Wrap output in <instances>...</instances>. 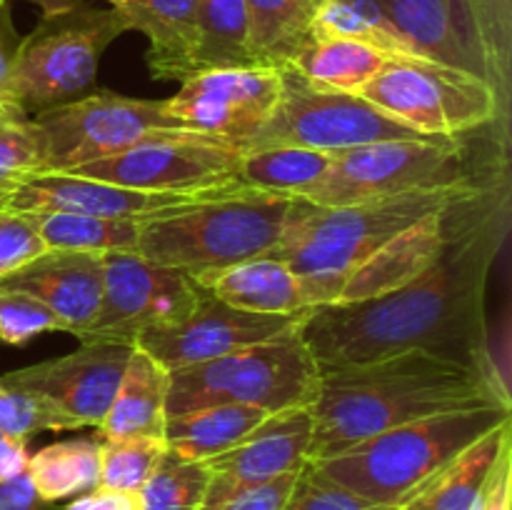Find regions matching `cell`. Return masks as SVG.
I'll return each mask as SVG.
<instances>
[{
  "label": "cell",
  "mask_w": 512,
  "mask_h": 510,
  "mask_svg": "<svg viewBox=\"0 0 512 510\" xmlns=\"http://www.w3.org/2000/svg\"><path fill=\"white\" fill-rule=\"evenodd\" d=\"M508 218L510 183L410 283L375 298L305 310L298 333L318 368L333 370L423 350L480 373H498L488 350L485 295Z\"/></svg>",
  "instance_id": "1"
},
{
  "label": "cell",
  "mask_w": 512,
  "mask_h": 510,
  "mask_svg": "<svg viewBox=\"0 0 512 510\" xmlns=\"http://www.w3.org/2000/svg\"><path fill=\"white\" fill-rule=\"evenodd\" d=\"M512 408L500 373H480L423 350L320 370L310 405V460H325L415 420Z\"/></svg>",
  "instance_id": "2"
},
{
  "label": "cell",
  "mask_w": 512,
  "mask_h": 510,
  "mask_svg": "<svg viewBox=\"0 0 512 510\" xmlns=\"http://www.w3.org/2000/svg\"><path fill=\"white\" fill-rule=\"evenodd\" d=\"M483 180L433 185L338 208H323L310 200L293 198L285 215L283 238L273 255L295 270L308 308L335 303L350 273L378 253L388 240L410 228L415 220L453 203L460 193Z\"/></svg>",
  "instance_id": "3"
},
{
  "label": "cell",
  "mask_w": 512,
  "mask_h": 510,
  "mask_svg": "<svg viewBox=\"0 0 512 510\" xmlns=\"http://www.w3.org/2000/svg\"><path fill=\"white\" fill-rule=\"evenodd\" d=\"M293 198L238 183L198 203L138 220V253L198 283L243 260L273 255Z\"/></svg>",
  "instance_id": "4"
},
{
  "label": "cell",
  "mask_w": 512,
  "mask_h": 510,
  "mask_svg": "<svg viewBox=\"0 0 512 510\" xmlns=\"http://www.w3.org/2000/svg\"><path fill=\"white\" fill-rule=\"evenodd\" d=\"M510 418L512 408L435 415L385 430L333 458L310 463L325 478L353 490L360 498L380 508H400L403 500L435 470Z\"/></svg>",
  "instance_id": "5"
},
{
  "label": "cell",
  "mask_w": 512,
  "mask_h": 510,
  "mask_svg": "<svg viewBox=\"0 0 512 510\" xmlns=\"http://www.w3.org/2000/svg\"><path fill=\"white\" fill-rule=\"evenodd\" d=\"M318 378V363L295 325L278 338L170 370L165 410L168 415H180L210 405H253L273 415L310 408Z\"/></svg>",
  "instance_id": "6"
},
{
  "label": "cell",
  "mask_w": 512,
  "mask_h": 510,
  "mask_svg": "<svg viewBox=\"0 0 512 510\" xmlns=\"http://www.w3.org/2000/svg\"><path fill=\"white\" fill-rule=\"evenodd\" d=\"M503 170H508V163L493 158V150L475 158L468 135L380 140L335 153L325 178L303 200L338 208L433 185L483 180Z\"/></svg>",
  "instance_id": "7"
},
{
  "label": "cell",
  "mask_w": 512,
  "mask_h": 510,
  "mask_svg": "<svg viewBox=\"0 0 512 510\" xmlns=\"http://www.w3.org/2000/svg\"><path fill=\"white\" fill-rule=\"evenodd\" d=\"M125 30L128 25L115 5L90 8L78 3L43 15L15 48L8 78L10 105L33 118L88 95L103 53Z\"/></svg>",
  "instance_id": "8"
},
{
  "label": "cell",
  "mask_w": 512,
  "mask_h": 510,
  "mask_svg": "<svg viewBox=\"0 0 512 510\" xmlns=\"http://www.w3.org/2000/svg\"><path fill=\"white\" fill-rule=\"evenodd\" d=\"M418 58L493 85L508 103L510 0H375Z\"/></svg>",
  "instance_id": "9"
},
{
  "label": "cell",
  "mask_w": 512,
  "mask_h": 510,
  "mask_svg": "<svg viewBox=\"0 0 512 510\" xmlns=\"http://www.w3.org/2000/svg\"><path fill=\"white\" fill-rule=\"evenodd\" d=\"M360 95L390 118L435 138L490 128L508 110L485 80L415 55L388 58Z\"/></svg>",
  "instance_id": "10"
},
{
  "label": "cell",
  "mask_w": 512,
  "mask_h": 510,
  "mask_svg": "<svg viewBox=\"0 0 512 510\" xmlns=\"http://www.w3.org/2000/svg\"><path fill=\"white\" fill-rule=\"evenodd\" d=\"M40 143L38 173H68L110 158L165 130H188L168 100H143L95 90L65 105L33 115Z\"/></svg>",
  "instance_id": "11"
},
{
  "label": "cell",
  "mask_w": 512,
  "mask_h": 510,
  "mask_svg": "<svg viewBox=\"0 0 512 510\" xmlns=\"http://www.w3.org/2000/svg\"><path fill=\"white\" fill-rule=\"evenodd\" d=\"M283 88L268 123L245 150L293 145L318 153H343L358 145L398 138H428L390 118L363 95L338 93L310 85L293 68L283 65Z\"/></svg>",
  "instance_id": "12"
},
{
  "label": "cell",
  "mask_w": 512,
  "mask_h": 510,
  "mask_svg": "<svg viewBox=\"0 0 512 510\" xmlns=\"http://www.w3.org/2000/svg\"><path fill=\"white\" fill-rule=\"evenodd\" d=\"M243 148L195 130H165L110 158L68 170L148 193L195 195L240 183Z\"/></svg>",
  "instance_id": "13"
},
{
  "label": "cell",
  "mask_w": 512,
  "mask_h": 510,
  "mask_svg": "<svg viewBox=\"0 0 512 510\" xmlns=\"http://www.w3.org/2000/svg\"><path fill=\"white\" fill-rule=\"evenodd\" d=\"M203 293V285L183 270L150 263L140 253H103L100 308L75 338L133 345L145 330L180 323Z\"/></svg>",
  "instance_id": "14"
},
{
  "label": "cell",
  "mask_w": 512,
  "mask_h": 510,
  "mask_svg": "<svg viewBox=\"0 0 512 510\" xmlns=\"http://www.w3.org/2000/svg\"><path fill=\"white\" fill-rule=\"evenodd\" d=\"M283 88L280 68L248 65L198 73L183 80L168 108L195 133L248 148L273 113Z\"/></svg>",
  "instance_id": "15"
},
{
  "label": "cell",
  "mask_w": 512,
  "mask_h": 510,
  "mask_svg": "<svg viewBox=\"0 0 512 510\" xmlns=\"http://www.w3.org/2000/svg\"><path fill=\"white\" fill-rule=\"evenodd\" d=\"M303 315V313H300ZM300 315H260L238 310L205 290L180 323L145 330L133 345L153 355L165 370L205 363L245 345L278 338L300 323Z\"/></svg>",
  "instance_id": "16"
},
{
  "label": "cell",
  "mask_w": 512,
  "mask_h": 510,
  "mask_svg": "<svg viewBox=\"0 0 512 510\" xmlns=\"http://www.w3.org/2000/svg\"><path fill=\"white\" fill-rule=\"evenodd\" d=\"M133 345L90 340L60 358L10 370L3 378L33 390L78 428H100L113 405Z\"/></svg>",
  "instance_id": "17"
},
{
  "label": "cell",
  "mask_w": 512,
  "mask_h": 510,
  "mask_svg": "<svg viewBox=\"0 0 512 510\" xmlns=\"http://www.w3.org/2000/svg\"><path fill=\"white\" fill-rule=\"evenodd\" d=\"M213 193L218 190L195 195L148 193V190L123 188V185L80 178V175L70 173H38L20 183L0 203V208L15 210V213H75L115 220H143L148 215L163 213V210L198 203Z\"/></svg>",
  "instance_id": "18"
},
{
  "label": "cell",
  "mask_w": 512,
  "mask_h": 510,
  "mask_svg": "<svg viewBox=\"0 0 512 510\" xmlns=\"http://www.w3.org/2000/svg\"><path fill=\"white\" fill-rule=\"evenodd\" d=\"M313 413L310 408H290L265 415L263 423L245 435L238 445L205 460L210 485L205 503L218 500L233 490L268 483L303 470L310 463Z\"/></svg>",
  "instance_id": "19"
},
{
  "label": "cell",
  "mask_w": 512,
  "mask_h": 510,
  "mask_svg": "<svg viewBox=\"0 0 512 510\" xmlns=\"http://www.w3.org/2000/svg\"><path fill=\"white\" fill-rule=\"evenodd\" d=\"M0 290H20L48 305L70 335L93 323L103 298V255L45 250L33 263L0 278Z\"/></svg>",
  "instance_id": "20"
},
{
  "label": "cell",
  "mask_w": 512,
  "mask_h": 510,
  "mask_svg": "<svg viewBox=\"0 0 512 510\" xmlns=\"http://www.w3.org/2000/svg\"><path fill=\"white\" fill-rule=\"evenodd\" d=\"M512 450V418L460 450L418 485L398 510H478L503 458Z\"/></svg>",
  "instance_id": "21"
},
{
  "label": "cell",
  "mask_w": 512,
  "mask_h": 510,
  "mask_svg": "<svg viewBox=\"0 0 512 510\" xmlns=\"http://www.w3.org/2000/svg\"><path fill=\"white\" fill-rule=\"evenodd\" d=\"M115 8L128 30H138L148 38L145 60L153 78L183 83L195 45L198 0H130Z\"/></svg>",
  "instance_id": "22"
},
{
  "label": "cell",
  "mask_w": 512,
  "mask_h": 510,
  "mask_svg": "<svg viewBox=\"0 0 512 510\" xmlns=\"http://www.w3.org/2000/svg\"><path fill=\"white\" fill-rule=\"evenodd\" d=\"M205 290L238 310L260 315H300L308 310L300 278L275 255L243 260L203 280Z\"/></svg>",
  "instance_id": "23"
},
{
  "label": "cell",
  "mask_w": 512,
  "mask_h": 510,
  "mask_svg": "<svg viewBox=\"0 0 512 510\" xmlns=\"http://www.w3.org/2000/svg\"><path fill=\"white\" fill-rule=\"evenodd\" d=\"M168 388L170 370H165L153 355L133 345L113 405L98 428L103 440L135 438V435L163 438L165 420H168L165 410Z\"/></svg>",
  "instance_id": "24"
},
{
  "label": "cell",
  "mask_w": 512,
  "mask_h": 510,
  "mask_svg": "<svg viewBox=\"0 0 512 510\" xmlns=\"http://www.w3.org/2000/svg\"><path fill=\"white\" fill-rule=\"evenodd\" d=\"M265 410L253 405H210L168 415L165 420V445L170 453L185 460H205L225 453L265 420Z\"/></svg>",
  "instance_id": "25"
},
{
  "label": "cell",
  "mask_w": 512,
  "mask_h": 510,
  "mask_svg": "<svg viewBox=\"0 0 512 510\" xmlns=\"http://www.w3.org/2000/svg\"><path fill=\"white\" fill-rule=\"evenodd\" d=\"M325 0H245L255 65L283 68L313 38Z\"/></svg>",
  "instance_id": "26"
},
{
  "label": "cell",
  "mask_w": 512,
  "mask_h": 510,
  "mask_svg": "<svg viewBox=\"0 0 512 510\" xmlns=\"http://www.w3.org/2000/svg\"><path fill=\"white\" fill-rule=\"evenodd\" d=\"M390 55L358 40L310 38L288 63L310 85L338 93L360 95L365 85L383 70Z\"/></svg>",
  "instance_id": "27"
},
{
  "label": "cell",
  "mask_w": 512,
  "mask_h": 510,
  "mask_svg": "<svg viewBox=\"0 0 512 510\" xmlns=\"http://www.w3.org/2000/svg\"><path fill=\"white\" fill-rule=\"evenodd\" d=\"M248 65H255V60L250 53L245 0H198L188 78L208 70L248 68Z\"/></svg>",
  "instance_id": "28"
},
{
  "label": "cell",
  "mask_w": 512,
  "mask_h": 510,
  "mask_svg": "<svg viewBox=\"0 0 512 510\" xmlns=\"http://www.w3.org/2000/svg\"><path fill=\"white\" fill-rule=\"evenodd\" d=\"M335 155L293 145L245 150L240 163V183L263 193L303 198L333 165Z\"/></svg>",
  "instance_id": "29"
},
{
  "label": "cell",
  "mask_w": 512,
  "mask_h": 510,
  "mask_svg": "<svg viewBox=\"0 0 512 510\" xmlns=\"http://www.w3.org/2000/svg\"><path fill=\"white\" fill-rule=\"evenodd\" d=\"M28 475L50 503L78 498L100 485V440H63L28 458Z\"/></svg>",
  "instance_id": "30"
},
{
  "label": "cell",
  "mask_w": 512,
  "mask_h": 510,
  "mask_svg": "<svg viewBox=\"0 0 512 510\" xmlns=\"http://www.w3.org/2000/svg\"><path fill=\"white\" fill-rule=\"evenodd\" d=\"M48 250L75 253H138V220L75 213H28Z\"/></svg>",
  "instance_id": "31"
},
{
  "label": "cell",
  "mask_w": 512,
  "mask_h": 510,
  "mask_svg": "<svg viewBox=\"0 0 512 510\" xmlns=\"http://www.w3.org/2000/svg\"><path fill=\"white\" fill-rule=\"evenodd\" d=\"M313 38L358 40L385 55H415L393 20L375 0H325L313 25ZM418 58V55H415Z\"/></svg>",
  "instance_id": "32"
},
{
  "label": "cell",
  "mask_w": 512,
  "mask_h": 510,
  "mask_svg": "<svg viewBox=\"0 0 512 510\" xmlns=\"http://www.w3.org/2000/svg\"><path fill=\"white\" fill-rule=\"evenodd\" d=\"M210 485V470L198 460H185L165 450L148 483L140 488L143 510H200Z\"/></svg>",
  "instance_id": "33"
},
{
  "label": "cell",
  "mask_w": 512,
  "mask_h": 510,
  "mask_svg": "<svg viewBox=\"0 0 512 510\" xmlns=\"http://www.w3.org/2000/svg\"><path fill=\"white\" fill-rule=\"evenodd\" d=\"M165 450V438L155 435L100 440V488L140 493L163 460Z\"/></svg>",
  "instance_id": "34"
},
{
  "label": "cell",
  "mask_w": 512,
  "mask_h": 510,
  "mask_svg": "<svg viewBox=\"0 0 512 510\" xmlns=\"http://www.w3.org/2000/svg\"><path fill=\"white\" fill-rule=\"evenodd\" d=\"M0 430L20 443H28L43 430H78V425L38 393L0 375Z\"/></svg>",
  "instance_id": "35"
},
{
  "label": "cell",
  "mask_w": 512,
  "mask_h": 510,
  "mask_svg": "<svg viewBox=\"0 0 512 510\" xmlns=\"http://www.w3.org/2000/svg\"><path fill=\"white\" fill-rule=\"evenodd\" d=\"M38 170L40 143L33 120L0 115V203Z\"/></svg>",
  "instance_id": "36"
},
{
  "label": "cell",
  "mask_w": 512,
  "mask_h": 510,
  "mask_svg": "<svg viewBox=\"0 0 512 510\" xmlns=\"http://www.w3.org/2000/svg\"><path fill=\"white\" fill-rule=\"evenodd\" d=\"M43 333H68V325L33 295L0 290V343L25 345Z\"/></svg>",
  "instance_id": "37"
},
{
  "label": "cell",
  "mask_w": 512,
  "mask_h": 510,
  "mask_svg": "<svg viewBox=\"0 0 512 510\" xmlns=\"http://www.w3.org/2000/svg\"><path fill=\"white\" fill-rule=\"evenodd\" d=\"M283 510H390L360 498L353 490L325 478L313 463L305 465L285 498Z\"/></svg>",
  "instance_id": "38"
},
{
  "label": "cell",
  "mask_w": 512,
  "mask_h": 510,
  "mask_svg": "<svg viewBox=\"0 0 512 510\" xmlns=\"http://www.w3.org/2000/svg\"><path fill=\"white\" fill-rule=\"evenodd\" d=\"M45 250L48 245L28 213L0 208V278L33 263Z\"/></svg>",
  "instance_id": "39"
},
{
  "label": "cell",
  "mask_w": 512,
  "mask_h": 510,
  "mask_svg": "<svg viewBox=\"0 0 512 510\" xmlns=\"http://www.w3.org/2000/svg\"><path fill=\"white\" fill-rule=\"evenodd\" d=\"M298 473L280 475V478L268 480V483L233 490V493L223 495V498L203 503L200 510H283L285 498H288Z\"/></svg>",
  "instance_id": "40"
},
{
  "label": "cell",
  "mask_w": 512,
  "mask_h": 510,
  "mask_svg": "<svg viewBox=\"0 0 512 510\" xmlns=\"http://www.w3.org/2000/svg\"><path fill=\"white\" fill-rule=\"evenodd\" d=\"M0 510H58V503L40 498L28 470L0 480Z\"/></svg>",
  "instance_id": "41"
},
{
  "label": "cell",
  "mask_w": 512,
  "mask_h": 510,
  "mask_svg": "<svg viewBox=\"0 0 512 510\" xmlns=\"http://www.w3.org/2000/svg\"><path fill=\"white\" fill-rule=\"evenodd\" d=\"M18 43L20 40H15L8 5H5V0H0V115H10V118H25V115H20L8 100L10 65H13V55Z\"/></svg>",
  "instance_id": "42"
},
{
  "label": "cell",
  "mask_w": 512,
  "mask_h": 510,
  "mask_svg": "<svg viewBox=\"0 0 512 510\" xmlns=\"http://www.w3.org/2000/svg\"><path fill=\"white\" fill-rule=\"evenodd\" d=\"M63 510H143L138 493H120L110 488H93L88 493L70 498Z\"/></svg>",
  "instance_id": "43"
},
{
  "label": "cell",
  "mask_w": 512,
  "mask_h": 510,
  "mask_svg": "<svg viewBox=\"0 0 512 510\" xmlns=\"http://www.w3.org/2000/svg\"><path fill=\"white\" fill-rule=\"evenodd\" d=\"M478 510H512V450L500 463Z\"/></svg>",
  "instance_id": "44"
},
{
  "label": "cell",
  "mask_w": 512,
  "mask_h": 510,
  "mask_svg": "<svg viewBox=\"0 0 512 510\" xmlns=\"http://www.w3.org/2000/svg\"><path fill=\"white\" fill-rule=\"evenodd\" d=\"M28 443H20V440L10 438L8 433L0 430V480L10 478V475H18L28 468Z\"/></svg>",
  "instance_id": "45"
},
{
  "label": "cell",
  "mask_w": 512,
  "mask_h": 510,
  "mask_svg": "<svg viewBox=\"0 0 512 510\" xmlns=\"http://www.w3.org/2000/svg\"><path fill=\"white\" fill-rule=\"evenodd\" d=\"M30 3L40 5V8H43V15H50V13H58V10L73 8V5L83 3V0H30Z\"/></svg>",
  "instance_id": "46"
},
{
  "label": "cell",
  "mask_w": 512,
  "mask_h": 510,
  "mask_svg": "<svg viewBox=\"0 0 512 510\" xmlns=\"http://www.w3.org/2000/svg\"><path fill=\"white\" fill-rule=\"evenodd\" d=\"M108 3H113V5H125V3H130V0H108Z\"/></svg>",
  "instance_id": "47"
},
{
  "label": "cell",
  "mask_w": 512,
  "mask_h": 510,
  "mask_svg": "<svg viewBox=\"0 0 512 510\" xmlns=\"http://www.w3.org/2000/svg\"><path fill=\"white\" fill-rule=\"evenodd\" d=\"M390 510H398V508H390Z\"/></svg>",
  "instance_id": "48"
}]
</instances>
